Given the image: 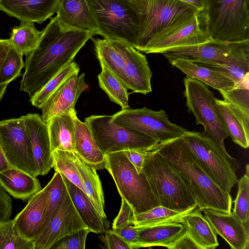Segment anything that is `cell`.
Masks as SVG:
<instances>
[{"label":"cell","mask_w":249,"mask_h":249,"mask_svg":"<svg viewBox=\"0 0 249 249\" xmlns=\"http://www.w3.org/2000/svg\"><path fill=\"white\" fill-rule=\"evenodd\" d=\"M124 56L123 82L128 89L146 95L152 91V73L145 55L122 42Z\"/></svg>","instance_id":"e0dca14e"},{"label":"cell","mask_w":249,"mask_h":249,"mask_svg":"<svg viewBox=\"0 0 249 249\" xmlns=\"http://www.w3.org/2000/svg\"><path fill=\"white\" fill-rule=\"evenodd\" d=\"M147 150H148L128 149L123 151L139 173L142 172Z\"/></svg>","instance_id":"c3c4849f"},{"label":"cell","mask_w":249,"mask_h":249,"mask_svg":"<svg viewBox=\"0 0 249 249\" xmlns=\"http://www.w3.org/2000/svg\"><path fill=\"white\" fill-rule=\"evenodd\" d=\"M211 39L206 14L204 10L200 11L162 32L142 52L162 53L171 49L196 45Z\"/></svg>","instance_id":"4fadbf2b"},{"label":"cell","mask_w":249,"mask_h":249,"mask_svg":"<svg viewBox=\"0 0 249 249\" xmlns=\"http://www.w3.org/2000/svg\"><path fill=\"white\" fill-rule=\"evenodd\" d=\"M168 249H201L193 240L187 231L178 238Z\"/></svg>","instance_id":"681fc988"},{"label":"cell","mask_w":249,"mask_h":249,"mask_svg":"<svg viewBox=\"0 0 249 249\" xmlns=\"http://www.w3.org/2000/svg\"><path fill=\"white\" fill-rule=\"evenodd\" d=\"M98 35L135 48L138 35V15L130 0H86Z\"/></svg>","instance_id":"52a82bcc"},{"label":"cell","mask_w":249,"mask_h":249,"mask_svg":"<svg viewBox=\"0 0 249 249\" xmlns=\"http://www.w3.org/2000/svg\"><path fill=\"white\" fill-rule=\"evenodd\" d=\"M22 56L16 49L9 46L0 70V84H9L21 75V70L24 67Z\"/></svg>","instance_id":"b9f144b4"},{"label":"cell","mask_w":249,"mask_h":249,"mask_svg":"<svg viewBox=\"0 0 249 249\" xmlns=\"http://www.w3.org/2000/svg\"><path fill=\"white\" fill-rule=\"evenodd\" d=\"M62 176L75 208L90 231L102 233L108 230L109 222L101 217L85 193Z\"/></svg>","instance_id":"cb8c5ba5"},{"label":"cell","mask_w":249,"mask_h":249,"mask_svg":"<svg viewBox=\"0 0 249 249\" xmlns=\"http://www.w3.org/2000/svg\"><path fill=\"white\" fill-rule=\"evenodd\" d=\"M94 34L67 28L56 17L52 18L36 47L26 56L20 90L31 97L59 71L73 61L80 49Z\"/></svg>","instance_id":"6da1fadb"},{"label":"cell","mask_w":249,"mask_h":249,"mask_svg":"<svg viewBox=\"0 0 249 249\" xmlns=\"http://www.w3.org/2000/svg\"><path fill=\"white\" fill-rule=\"evenodd\" d=\"M74 120V153L96 170L105 168V155L97 146L88 124L80 121L76 114Z\"/></svg>","instance_id":"484cf974"},{"label":"cell","mask_w":249,"mask_h":249,"mask_svg":"<svg viewBox=\"0 0 249 249\" xmlns=\"http://www.w3.org/2000/svg\"><path fill=\"white\" fill-rule=\"evenodd\" d=\"M22 117L31 142L39 175H45L53 165L47 124L37 113H29Z\"/></svg>","instance_id":"ac0fdd59"},{"label":"cell","mask_w":249,"mask_h":249,"mask_svg":"<svg viewBox=\"0 0 249 249\" xmlns=\"http://www.w3.org/2000/svg\"><path fill=\"white\" fill-rule=\"evenodd\" d=\"M41 34L42 31L36 28L34 22L21 21L12 29L7 41L9 46L27 56L36 47Z\"/></svg>","instance_id":"836d02e7"},{"label":"cell","mask_w":249,"mask_h":249,"mask_svg":"<svg viewBox=\"0 0 249 249\" xmlns=\"http://www.w3.org/2000/svg\"><path fill=\"white\" fill-rule=\"evenodd\" d=\"M101 71L98 75L100 88L107 94L112 102L122 108H129V93L126 86L104 65L101 64Z\"/></svg>","instance_id":"d590c367"},{"label":"cell","mask_w":249,"mask_h":249,"mask_svg":"<svg viewBox=\"0 0 249 249\" xmlns=\"http://www.w3.org/2000/svg\"><path fill=\"white\" fill-rule=\"evenodd\" d=\"M183 137L204 172L222 190L230 193L237 181L239 165L235 159L203 132L187 130Z\"/></svg>","instance_id":"5b68a950"},{"label":"cell","mask_w":249,"mask_h":249,"mask_svg":"<svg viewBox=\"0 0 249 249\" xmlns=\"http://www.w3.org/2000/svg\"><path fill=\"white\" fill-rule=\"evenodd\" d=\"M193 7L198 11H203L205 8V0H179Z\"/></svg>","instance_id":"db71d44e"},{"label":"cell","mask_w":249,"mask_h":249,"mask_svg":"<svg viewBox=\"0 0 249 249\" xmlns=\"http://www.w3.org/2000/svg\"><path fill=\"white\" fill-rule=\"evenodd\" d=\"M76 163L81 176L84 191L101 217L107 220L104 211V192L96 170L76 154Z\"/></svg>","instance_id":"1f68e13d"},{"label":"cell","mask_w":249,"mask_h":249,"mask_svg":"<svg viewBox=\"0 0 249 249\" xmlns=\"http://www.w3.org/2000/svg\"><path fill=\"white\" fill-rule=\"evenodd\" d=\"M0 249H34V245L19 233L13 219L0 225Z\"/></svg>","instance_id":"ab89813d"},{"label":"cell","mask_w":249,"mask_h":249,"mask_svg":"<svg viewBox=\"0 0 249 249\" xmlns=\"http://www.w3.org/2000/svg\"><path fill=\"white\" fill-rule=\"evenodd\" d=\"M13 166L7 160L0 144V172L7 170Z\"/></svg>","instance_id":"f5cc1de1"},{"label":"cell","mask_w":249,"mask_h":249,"mask_svg":"<svg viewBox=\"0 0 249 249\" xmlns=\"http://www.w3.org/2000/svg\"><path fill=\"white\" fill-rule=\"evenodd\" d=\"M180 174L198 208L230 213V193L222 190L204 172L183 136L159 142L153 147Z\"/></svg>","instance_id":"7a4b0ae2"},{"label":"cell","mask_w":249,"mask_h":249,"mask_svg":"<svg viewBox=\"0 0 249 249\" xmlns=\"http://www.w3.org/2000/svg\"><path fill=\"white\" fill-rule=\"evenodd\" d=\"M184 96L188 111L196 118V124L204 127L206 134L222 146L228 135L221 124L213 105V93L202 82L188 77L184 79Z\"/></svg>","instance_id":"7c38bea8"},{"label":"cell","mask_w":249,"mask_h":249,"mask_svg":"<svg viewBox=\"0 0 249 249\" xmlns=\"http://www.w3.org/2000/svg\"><path fill=\"white\" fill-rule=\"evenodd\" d=\"M85 75V73L72 75L50 96L41 108L40 116L44 123L55 116L76 111L75 106L78 99L88 88Z\"/></svg>","instance_id":"2e32d148"},{"label":"cell","mask_w":249,"mask_h":249,"mask_svg":"<svg viewBox=\"0 0 249 249\" xmlns=\"http://www.w3.org/2000/svg\"><path fill=\"white\" fill-rule=\"evenodd\" d=\"M0 144L13 167L34 177L39 176L31 142L22 116L0 121Z\"/></svg>","instance_id":"5bb4252c"},{"label":"cell","mask_w":249,"mask_h":249,"mask_svg":"<svg viewBox=\"0 0 249 249\" xmlns=\"http://www.w3.org/2000/svg\"><path fill=\"white\" fill-rule=\"evenodd\" d=\"M9 48V45L7 41V39H0V70L7 55Z\"/></svg>","instance_id":"816d5d0a"},{"label":"cell","mask_w":249,"mask_h":249,"mask_svg":"<svg viewBox=\"0 0 249 249\" xmlns=\"http://www.w3.org/2000/svg\"><path fill=\"white\" fill-rule=\"evenodd\" d=\"M142 171L160 206L183 211L197 205L180 174L153 148L147 150Z\"/></svg>","instance_id":"3957f363"},{"label":"cell","mask_w":249,"mask_h":249,"mask_svg":"<svg viewBox=\"0 0 249 249\" xmlns=\"http://www.w3.org/2000/svg\"><path fill=\"white\" fill-rule=\"evenodd\" d=\"M46 205L47 194L44 188L29 198L25 207L14 219L19 233L33 243L43 231Z\"/></svg>","instance_id":"d6986e66"},{"label":"cell","mask_w":249,"mask_h":249,"mask_svg":"<svg viewBox=\"0 0 249 249\" xmlns=\"http://www.w3.org/2000/svg\"><path fill=\"white\" fill-rule=\"evenodd\" d=\"M162 54L169 62L177 59L212 65L249 62V40L227 42L211 39L196 45L171 49Z\"/></svg>","instance_id":"30bf717a"},{"label":"cell","mask_w":249,"mask_h":249,"mask_svg":"<svg viewBox=\"0 0 249 249\" xmlns=\"http://www.w3.org/2000/svg\"><path fill=\"white\" fill-rule=\"evenodd\" d=\"M201 212L216 234L221 236L231 249H249V229L233 212L224 213L206 209Z\"/></svg>","instance_id":"ffe728a7"},{"label":"cell","mask_w":249,"mask_h":249,"mask_svg":"<svg viewBox=\"0 0 249 249\" xmlns=\"http://www.w3.org/2000/svg\"><path fill=\"white\" fill-rule=\"evenodd\" d=\"M0 185L13 197L22 200L41 189L36 177L14 167L0 172Z\"/></svg>","instance_id":"4316f807"},{"label":"cell","mask_w":249,"mask_h":249,"mask_svg":"<svg viewBox=\"0 0 249 249\" xmlns=\"http://www.w3.org/2000/svg\"><path fill=\"white\" fill-rule=\"evenodd\" d=\"M56 18L64 26L98 35V30L86 0H59Z\"/></svg>","instance_id":"603a6c76"},{"label":"cell","mask_w":249,"mask_h":249,"mask_svg":"<svg viewBox=\"0 0 249 249\" xmlns=\"http://www.w3.org/2000/svg\"><path fill=\"white\" fill-rule=\"evenodd\" d=\"M111 122L125 128L136 130L157 140L159 142L182 137L187 131L170 122L163 109H123L112 115Z\"/></svg>","instance_id":"8fae6325"},{"label":"cell","mask_w":249,"mask_h":249,"mask_svg":"<svg viewBox=\"0 0 249 249\" xmlns=\"http://www.w3.org/2000/svg\"><path fill=\"white\" fill-rule=\"evenodd\" d=\"M59 0H0V10L21 21L41 24L56 13Z\"/></svg>","instance_id":"44dd1931"},{"label":"cell","mask_w":249,"mask_h":249,"mask_svg":"<svg viewBox=\"0 0 249 249\" xmlns=\"http://www.w3.org/2000/svg\"><path fill=\"white\" fill-rule=\"evenodd\" d=\"M114 231L130 246L132 249V246L137 240L139 229L130 225Z\"/></svg>","instance_id":"f907efd6"},{"label":"cell","mask_w":249,"mask_h":249,"mask_svg":"<svg viewBox=\"0 0 249 249\" xmlns=\"http://www.w3.org/2000/svg\"><path fill=\"white\" fill-rule=\"evenodd\" d=\"M112 115H91L85 119L100 150L106 154L128 149L149 150L159 143L139 131L111 122Z\"/></svg>","instance_id":"9c48e42d"},{"label":"cell","mask_w":249,"mask_h":249,"mask_svg":"<svg viewBox=\"0 0 249 249\" xmlns=\"http://www.w3.org/2000/svg\"><path fill=\"white\" fill-rule=\"evenodd\" d=\"M53 167L68 180L84 191L81 176L78 169L74 152L56 150L52 152Z\"/></svg>","instance_id":"8d00e7d4"},{"label":"cell","mask_w":249,"mask_h":249,"mask_svg":"<svg viewBox=\"0 0 249 249\" xmlns=\"http://www.w3.org/2000/svg\"><path fill=\"white\" fill-rule=\"evenodd\" d=\"M88 229H81L67 234L57 241L51 249H84L88 233Z\"/></svg>","instance_id":"ee69618b"},{"label":"cell","mask_w":249,"mask_h":249,"mask_svg":"<svg viewBox=\"0 0 249 249\" xmlns=\"http://www.w3.org/2000/svg\"><path fill=\"white\" fill-rule=\"evenodd\" d=\"M204 10L212 39L249 40V0H205Z\"/></svg>","instance_id":"ba28073f"},{"label":"cell","mask_w":249,"mask_h":249,"mask_svg":"<svg viewBox=\"0 0 249 249\" xmlns=\"http://www.w3.org/2000/svg\"><path fill=\"white\" fill-rule=\"evenodd\" d=\"M81 229L88 228L79 215L67 190L49 223L34 242V249H50L63 237Z\"/></svg>","instance_id":"9a60e30c"},{"label":"cell","mask_w":249,"mask_h":249,"mask_svg":"<svg viewBox=\"0 0 249 249\" xmlns=\"http://www.w3.org/2000/svg\"><path fill=\"white\" fill-rule=\"evenodd\" d=\"M169 62L188 77L198 80L219 92L228 91L235 86L232 80L223 74L197 63L183 59H177Z\"/></svg>","instance_id":"f1b7e54d"},{"label":"cell","mask_w":249,"mask_h":249,"mask_svg":"<svg viewBox=\"0 0 249 249\" xmlns=\"http://www.w3.org/2000/svg\"><path fill=\"white\" fill-rule=\"evenodd\" d=\"M180 222L201 249H214L218 246L216 233L199 209L183 216Z\"/></svg>","instance_id":"f546056e"},{"label":"cell","mask_w":249,"mask_h":249,"mask_svg":"<svg viewBox=\"0 0 249 249\" xmlns=\"http://www.w3.org/2000/svg\"><path fill=\"white\" fill-rule=\"evenodd\" d=\"M186 231L181 222L162 223L139 229L137 240L132 249L155 246L168 248Z\"/></svg>","instance_id":"d4e9b609"},{"label":"cell","mask_w":249,"mask_h":249,"mask_svg":"<svg viewBox=\"0 0 249 249\" xmlns=\"http://www.w3.org/2000/svg\"><path fill=\"white\" fill-rule=\"evenodd\" d=\"M8 84H0V101L5 94Z\"/></svg>","instance_id":"11a10c76"},{"label":"cell","mask_w":249,"mask_h":249,"mask_svg":"<svg viewBox=\"0 0 249 249\" xmlns=\"http://www.w3.org/2000/svg\"><path fill=\"white\" fill-rule=\"evenodd\" d=\"M75 111L55 116L46 123L52 152L61 150L74 152Z\"/></svg>","instance_id":"83f0119b"},{"label":"cell","mask_w":249,"mask_h":249,"mask_svg":"<svg viewBox=\"0 0 249 249\" xmlns=\"http://www.w3.org/2000/svg\"><path fill=\"white\" fill-rule=\"evenodd\" d=\"M105 168L135 213L160 206L143 172H138L123 151L106 154Z\"/></svg>","instance_id":"8992f818"},{"label":"cell","mask_w":249,"mask_h":249,"mask_svg":"<svg viewBox=\"0 0 249 249\" xmlns=\"http://www.w3.org/2000/svg\"><path fill=\"white\" fill-rule=\"evenodd\" d=\"M105 242L109 249H131L130 246L114 230L105 232Z\"/></svg>","instance_id":"7dc6e473"},{"label":"cell","mask_w":249,"mask_h":249,"mask_svg":"<svg viewBox=\"0 0 249 249\" xmlns=\"http://www.w3.org/2000/svg\"><path fill=\"white\" fill-rule=\"evenodd\" d=\"M79 65L74 61L66 66L48 81L30 99L31 104L41 109L50 96L71 76L78 73Z\"/></svg>","instance_id":"e575fe53"},{"label":"cell","mask_w":249,"mask_h":249,"mask_svg":"<svg viewBox=\"0 0 249 249\" xmlns=\"http://www.w3.org/2000/svg\"><path fill=\"white\" fill-rule=\"evenodd\" d=\"M91 39L100 64L104 65L123 83L124 60L122 50V42L106 38Z\"/></svg>","instance_id":"4dcf8cb0"},{"label":"cell","mask_w":249,"mask_h":249,"mask_svg":"<svg viewBox=\"0 0 249 249\" xmlns=\"http://www.w3.org/2000/svg\"><path fill=\"white\" fill-rule=\"evenodd\" d=\"M139 19L135 48L143 52L162 32L200 11L179 0H130Z\"/></svg>","instance_id":"277c9868"},{"label":"cell","mask_w":249,"mask_h":249,"mask_svg":"<svg viewBox=\"0 0 249 249\" xmlns=\"http://www.w3.org/2000/svg\"><path fill=\"white\" fill-rule=\"evenodd\" d=\"M223 100L233 105L249 116V73L231 89L220 92Z\"/></svg>","instance_id":"60d3db41"},{"label":"cell","mask_w":249,"mask_h":249,"mask_svg":"<svg viewBox=\"0 0 249 249\" xmlns=\"http://www.w3.org/2000/svg\"><path fill=\"white\" fill-rule=\"evenodd\" d=\"M197 63L220 72L232 80L235 85L242 82L246 75L249 73V62L227 65Z\"/></svg>","instance_id":"7bdbcfd3"},{"label":"cell","mask_w":249,"mask_h":249,"mask_svg":"<svg viewBox=\"0 0 249 249\" xmlns=\"http://www.w3.org/2000/svg\"><path fill=\"white\" fill-rule=\"evenodd\" d=\"M246 173L237 180L238 192L234 201L233 213L249 229V165L246 167Z\"/></svg>","instance_id":"f35d334b"},{"label":"cell","mask_w":249,"mask_h":249,"mask_svg":"<svg viewBox=\"0 0 249 249\" xmlns=\"http://www.w3.org/2000/svg\"><path fill=\"white\" fill-rule=\"evenodd\" d=\"M12 210V198L0 186V225L10 220Z\"/></svg>","instance_id":"bcb514c9"},{"label":"cell","mask_w":249,"mask_h":249,"mask_svg":"<svg viewBox=\"0 0 249 249\" xmlns=\"http://www.w3.org/2000/svg\"><path fill=\"white\" fill-rule=\"evenodd\" d=\"M198 209L195 205L183 211H177L158 206L142 213H134L132 225L140 229L162 223L180 222L183 216Z\"/></svg>","instance_id":"d6a6232c"},{"label":"cell","mask_w":249,"mask_h":249,"mask_svg":"<svg viewBox=\"0 0 249 249\" xmlns=\"http://www.w3.org/2000/svg\"><path fill=\"white\" fill-rule=\"evenodd\" d=\"M44 188L47 194V205L43 231L49 223L67 191L62 176L57 171Z\"/></svg>","instance_id":"74e56055"},{"label":"cell","mask_w":249,"mask_h":249,"mask_svg":"<svg viewBox=\"0 0 249 249\" xmlns=\"http://www.w3.org/2000/svg\"><path fill=\"white\" fill-rule=\"evenodd\" d=\"M134 211L128 203L122 198L120 211L112 224V230L116 231L126 226L131 225Z\"/></svg>","instance_id":"f6af8a7d"},{"label":"cell","mask_w":249,"mask_h":249,"mask_svg":"<svg viewBox=\"0 0 249 249\" xmlns=\"http://www.w3.org/2000/svg\"><path fill=\"white\" fill-rule=\"evenodd\" d=\"M213 105L218 118L228 136L243 148H248L249 116L224 100L215 98Z\"/></svg>","instance_id":"7402d4cb"}]
</instances>
